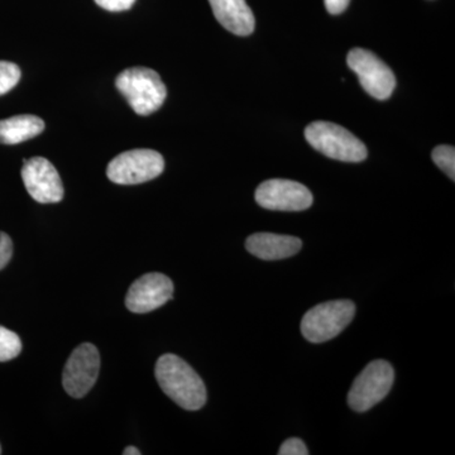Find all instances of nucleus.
<instances>
[{"mask_svg": "<svg viewBox=\"0 0 455 455\" xmlns=\"http://www.w3.org/2000/svg\"><path fill=\"white\" fill-rule=\"evenodd\" d=\"M155 374L164 394L182 409L196 411L205 405V385L184 359L175 355H163L156 363Z\"/></svg>", "mask_w": 455, "mask_h": 455, "instance_id": "obj_1", "label": "nucleus"}, {"mask_svg": "<svg viewBox=\"0 0 455 455\" xmlns=\"http://www.w3.org/2000/svg\"><path fill=\"white\" fill-rule=\"evenodd\" d=\"M116 86L139 116L157 112L167 98V89L160 75L151 68H127L116 77Z\"/></svg>", "mask_w": 455, "mask_h": 455, "instance_id": "obj_2", "label": "nucleus"}, {"mask_svg": "<svg viewBox=\"0 0 455 455\" xmlns=\"http://www.w3.org/2000/svg\"><path fill=\"white\" fill-rule=\"evenodd\" d=\"M305 139L320 154L341 163H362L368 156L362 140L334 123H311L305 130Z\"/></svg>", "mask_w": 455, "mask_h": 455, "instance_id": "obj_3", "label": "nucleus"}, {"mask_svg": "<svg viewBox=\"0 0 455 455\" xmlns=\"http://www.w3.org/2000/svg\"><path fill=\"white\" fill-rule=\"evenodd\" d=\"M355 315V302L334 300L316 305L301 320V333L311 343H324L339 335Z\"/></svg>", "mask_w": 455, "mask_h": 455, "instance_id": "obj_4", "label": "nucleus"}, {"mask_svg": "<svg viewBox=\"0 0 455 455\" xmlns=\"http://www.w3.org/2000/svg\"><path fill=\"white\" fill-rule=\"evenodd\" d=\"M164 170V160L157 151L132 149L110 161L107 176L114 184L139 185L158 178Z\"/></svg>", "mask_w": 455, "mask_h": 455, "instance_id": "obj_5", "label": "nucleus"}, {"mask_svg": "<svg viewBox=\"0 0 455 455\" xmlns=\"http://www.w3.org/2000/svg\"><path fill=\"white\" fill-rule=\"evenodd\" d=\"M394 379V368L388 362L382 359L371 362L353 382L348 405L357 412L368 411L387 396Z\"/></svg>", "mask_w": 455, "mask_h": 455, "instance_id": "obj_6", "label": "nucleus"}, {"mask_svg": "<svg viewBox=\"0 0 455 455\" xmlns=\"http://www.w3.org/2000/svg\"><path fill=\"white\" fill-rule=\"evenodd\" d=\"M347 64L357 75L362 88L371 97L379 100L391 97L396 88V77L379 57L368 50L353 49L347 56Z\"/></svg>", "mask_w": 455, "mask_h": 455, "instance_id": "obj_7", "label": "nucleus"}, {"mask_svg": "<svg viewBox=\"0 0 455 455\" xmlns=\"http://www.w3.org/2000/svg\"><path fill=\"white\" fill-rule=\"evenodd\" d=\"M100 370V355L97 347L84 343L71 353L62 373V386L74 398H82L97 382Z\"/></svg>", "mask_w": 455, "mask_h": 455, "instance_id": "obj_8", "label": "nucleus"}, {"mask_svg": "<svg viewBox=\"0 0 455 455\" xmlns=\"http://www.w3.org/2000/svg\"><path fill=\"white\" fill-rule=\"evenodd\" d=\"M256 202L268 211L301 212L313 205V194L300 182L272 179L256 190Z\"/></svg>", "mask_w": 455, "mask_h": 455, "instance_id": "obj_9", "label": "nucleus"}, {"mask_svg": "<svg viewBox=\"0 0 455 455\" xmlns=\"http://www.w3.org/2000/svg\"><path fill=\"white\" fill-rule=\"evenodd\" d=\"M22 180L33 200L55 204L64 199V185L56 167L44 157L23 161Z\"/></svg>", "mask_w": 455, "mask_h": 455, "instance_id": "obj_10", "label": "nucleus"}, {"mask_svg": "<svg viewBox=\"0 0 455 455\" xmlns=\"http://www.w3.org/2000/svg\"><path fill=\"white\" fill-rule=\"evenodd\" d=\"M173 283L163 274H147L128 290L125 305L132 313L145 314L164 307L172 299Z\"/></svg>", "mask_w": 455, "mask_h": 455, "instance_id": "obj_11", "label": "nucleus"}, {"mask_svg": "<svg viewBox=\"0 0 455 455\" xmlns=\"http://www.w3.org/2000/svg\"><path fill=\"white\" fill-rule=\"evenodd\" d=\"M302 242L296 236L256 233L248 236L245 248L253 256L265 260L289 259L300 252Z\"/></svg>", "mask_w": 455, "mask_h": 455, "instance_id": "obj_12", "label": "nucleus"}, {"mask_svg": "<svg viewBox=\"0 0 455 455\" xmlns=\"http://www.w3.org/2000/svg\"><path fill=\"white\" fill-rule=\"evenodd\" d=\"M212 13L227 31L233 35H252L256 20L245 0H209Z\"/></svg>", "mask_w": 455, "mask_h": 455, "instance_id": "obj_13", "label": "nucleus"}, {"mask_svg": "<svg viewBox=\"0 0 455 455\" xmlns=\"http://www.w3.org/2000/svg\"><path fill=\"white\" fill-rule=\"evenodd\" d=\"M44 122L32 114H20L0 121V143L18 145L35 139L44 131Z\"/></svg>", "mask_w": 455, "mask_h": 455, "instance_id": "obj_14", "label": "nucleus"}, {"mask_svg": "<svg viewBox=\"0 0 455 455\" xmlns=\"http://www.w3.org/2000/svg\"><path fill=\"white\" fill-rule=\"evenodd\" d=\"M22 352V341L14 331L0 326V362H8Z\"/></svg>", "mask_w": 455, "mask_h": 455, "instance_id": "obj_15", "label": "nucleus"}, {"mask_svg": "<svg viewBox=\"0 0 455 455\" xmlns=\"http://www.w3.org/2000/svg\"><path fill=\"white\" fill-rule=\"evenodd\" d=\"M434 163L440 170L447 173L448 178L455 180V149L451 146H438L431 154Z\"/></svg>", "mask_w": 455, "mask_h": 455, "instance_id": "obj_16", "label": "nucleus"}, {"mask_svg": "<svg viewBox=\"0 0 455 455\" xmlns=\"http://www.w3.org/2000/svg\"><path fill=\"white\" fill-rule=\"evenodd\" d=\"M20 68L13 62L0 61V95L16 88L20 80Z\"/></svg>", "mask_w": 455, "mask_h": 455, "instance_id": "obj_17", "label": "nucleus"}, {"mask_svg": "<svg viewBox=\"0 0 455 455\" xmlns=\"http://www.w3.org/2000/svg\"><path fill=\"white\" fill-rule=\"evenodd\" d=\"M278 454L280 455H307L309 454V451H307V445L304 444L301 439L299 438H291L287 439L286 442L281 445L280 451H278Z\"/></svg>", "mask_w": 455, "mask_h": 455, "instance_id": "obj_18", "label": "nucleus"}, {"mask_svg": "<svg viewBox=\"0 0 455 455\" xmlns=\"http://www.w3.org/2000/svg\"><path fill=\"white\" fill-rule=\"evenodd\" d=\"M13 256V242L7 233L0 232V269L8 265Z\"/></svg>", "mask_w": 455, "mask_h": 455, "instance_id": "obj_19", "label": "nucleus"}, {"mask_svg": "<svg viewBox=\"0 0 455 455\" xmlns=\"http://www.w3.org/2000/svg\"><path fill=\"white\" fill-rule=\"evenodd\" d=\"M94 2L99 7L108 12H123L133 7L136 0H94Z\"/></svg>", "mask_w": 455, "mask_h": 455, "instance_id": "obj_20", "label": "nucleus"}, {"mask_svg": "<svg viewBox=\"0 0 455 455\" xmlns=\"http://www.w3.org/2000/svg\"><path fill=\"white\" fill-rule=\"evenodd\" d=\"M326 11L331 14L343 13L347 8H348L350 0H324Z\"/></svg>", "mask_w": 455, "mask_h": 455, "instance_id": "obj_21", "label": "nucleus"}, {"mask_svg": "<svg viewBox=\"0 0 455 455\" xmlns=\"http://www.w3.org/2000/svg\"><path fill=\"white\" fill-rule=\"evenodd\" d=\"M123 454H124V455H140V451L137 448L128 447V448H125L124 451H123Z\"/></svg>", "mask_w": 455, "mask_h": 455, "instance_id": "obj_22", "label": "nucleus"}, {"mask_svg": "<svg viewBox=\"0 0 455 455\" xmlns=\"http://www.w3.org/2000/svg\"><path fill=\"white\" fill-rule=\"evenodd\" d=\"M0 454H2V448H0Z\"/></svg>", "mask_w": 455, "mask_h": 455, "instance_id": "obj_23", "label": "nucleus"}]
</instances>
